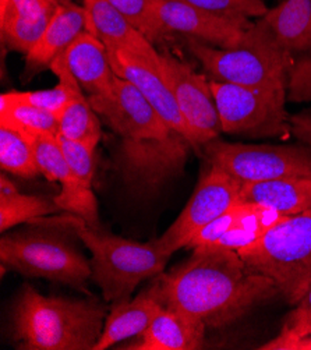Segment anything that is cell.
Returning a JSON list of instances; mask_svg holds the SVG:
<instances>
[{
  "mask_svg": "<svg viewBox=\"0 0 311 350\" xmlns=\"http://www.w3.org/2000/svg\"><path fill=\"white\" fill-rule=\"evenodd\" d=\"M166 307L180 310L206 328L219 329L243 319L280 293L268 276L253 271L234 250L194 249L193 256L152 282Z\"/></svg>",
  "mask_w": 311,
  "mask_h": 350,
  "instance_id": "1",
  "label": "cell"
},
{
  "mask_svg": "<svg viewBox=\"0 0 311 350\" xmlns=\"http://www.w3.org/2000/svg\"><path fill=\"white\" fill-rule=\"evenodd\" d=\"M107 316L98 301L44 296L24 285L12 311L13 339L27 350H94Z\"/></svg>",
  "mask_w": 311,
  "mask_h": 350,
  "instance_id": "2",
  "label": "cell"
},
{
  "mask_svg": "<svg viewBox=\"0 0 311 350\" xmlns=\"http://www.w3.org/2000/svg\"><path fill=\"white\" fill-rule=\"evenodd\" d=\"M56 224L70 228L91 252L92 279L103 299L111 303L129 300L143 281L161 275L174 256L159 237L137 243L91 228L73 214L59 218Z\"/></svg>",
  "mask_w": 311,
  "mask_h": 350,
  "instance_id": "3",
  "label": "cell"
},
{
  "mask_svg": "<svg viewBox=\"0 0 311 350\" xmlns=\"http://www.w3.org/2000/svg\"><path fill=\"white\" fill-rule=\"evenodd\" d=\"M187 46L210 80L247 85L286 88L290 55L258 18L234 48H218L187 38Z\"/></svg>",
  "mask_w": 311,
  "mask_h": 350,
  "instance_id": "4",
  "label": "cell"
},
{
  "mask_svg": "<svg viewBox=\"0 0 311 350\" xmlns=\"http://www.w3.org/2000/svg\"><path fill=\"white\" fill-rule=\"evenodd\" d=\"M237 253L253 271L272 279L288 303L296 304L311 285V209L285 217Z\"/></svg>",
  "mask_w": 311,
  "mask_h": 350,
  "instance_id": "5",
  "label": "cell"
},
{
  "mask_svg": "<svg viewBox=\"0 0 311 350\" xmlns=\"http://www.w3.org/2000/svg\"><path fill=\"white\" fill-rule=\"evenodd\" d=\"M2 269H13L28 278H45L72 288L87 291L92 278L91 262L53 232H18L0 239Z\"/></svg>",
  "mask_w": 311,
  "mask_h": 350,
  "instance_id": "6",
  "label": "cell"
},
{
  "mask_svg": "<svg viewBox=\"0 0 311 350\" xmlns=\"http://www.w3.org/2000/svg\"><path fill=\"white\" fill-rule=\"evenodd\" d=\"M191 150V143L176 130L163 138H120L113 163L131 193L151 197L183 172Z\"/></svg>",
  "mask_w": 311,
  "mask_h": 350,
  "instance_id": "7",
  "label": "cell"
},
{
  "mask_svg": "<svg viewBox=\"0 0 311 350\" xmlns=\"http://www.w3.org/2000/svg\"><path fill=\"white\" fill-rule=\"evenodd\" d=\"M222 133L282 137L290 133L286 88L247 87L210 80Z\"/></svg>",
  "mask_w": 311,
  "mask_h": 350,
  "instance_id": "8",
  "label": "cell"
},
{
  "mask_svg": "<svg viewBox=\"0 0 311 350\" xmlns=\"http://www.w3.org/2000/svg\"><path fill=\"white\" fill-rule=\"evenodd\" d=\"M202 151L210 165L224 169L241 183L311 179L310 147L234 144L217 138L206 143Z\"/></svg>",
  "mask_w": 311,
  "mask_h": 350,
  "instance_id": "9",
  "label": "cell"
},
{
  "mask_svg": "<svg viewBox=\"0 0 311 350\" xmlns=\"http://www.w3.org/2000/svg\"><path fill=\"white\" fill-rule=\"evenodd\" d=\"M241 185L224 169L210 165L180 215L159 237L163 246L172 253L186 247L204 226L241 201Z\"/></svg>",
  "mask_w": 311,
  "mask_h": 350,
  "instance_id": "10",
  "label": "cell"
},
{
  "mask_svg": "<svg viewBox=\"0 0 311 350\" xmlns=\"http://www.w3.org/2000/svg\"><path fill=\"white\" fill-rule=\"evenodd\" d=\"M159 55L165 79L193 134L194 151L198 152L206 143L219 138L222 133L210 79L197 73L191 66L175 56L169 53Z\"/></svg>",
  "mask_w": 311,
  "mask_h": 350,
  "instance_id": "11",
  "label": "cell"
},
{
  "mask_svg": "<svg viewBox=\"0 0 311 350\" xmlns=\"http://www.w3.org/2000/svg\"><path fill=\"white\" fill-rule=\"evenodd\" d=\"M88 99L95 113L120 138H163L175 130L140 91L119 76L107 92Z\"/></svg>",
  "mask_w": 311,
  "mask_h": 350,
  "instance_id": "12",
  "label": "cell"
},
{
  "mask_svg": "<svg viewBox=\"0 0 311 350\" xmlns=\"http://www.w3.org/2000/svg\"><path fill=\"white\" fill-rule=\"evenodd\" d=\"M108 55L115 75L130 81L147 98L162 119L172 129L182 133L194 148L193 134L165 79L161 55L158 52H135L126 48H108Z\"/></svg>",
  "mask_w": 311,
  "mask_h": 350,
  "instance_id": "13",
  "label": "cell"
},
{
  "mask_svg": "<svg viewBox=\"0 0 311 350\" xmlns=\"http://www.w3.org/2000/svg\"><path fill=\"white\" fill-rule=\"evenodd\" d=\"M154 12L165 33L176 32L218 48L243 42L252 21H240L198 9L186 0H154Z\"/></svg>",
  "mask_w": 311,
  "mask_h": 350,
  "instance_id": "14",
  "label": "cell"
},
{
  "mask_svg": "<svg viewBox=\"0 0 311 350\" xmlns=\"http://www.w3.org/2000/svg\"><path fill=\"white\" fill-rule=\"evenodd\" d=\"M285 217L273 209L240 201L215 221L204 226L189 243V249H228L239 252L258 240Z\"/></svg>",
  "mask_w": 311,
  "mask_h": 350,
  "instance_id": "15",
  "label": "cell"
},
{
  "mask_svg": "<svg viewBox=\"0 0 311 350\" xmlns=\"http://www.w3.org/2000/svg\"><path fill=\"white\" fill-rule=\"evenodd\" d=\"M40 172L51 182L60 185V193L53 198L62 211L80 217L91 228H99L98 200L92 187L83 183L68 166L59 139L55 135H40L31 139Z\"/></svg>",
  "mask_w": 311,
  "mask_h": 350,
  "instance_id": "16",
  "label": "cell"
},
{
  "mask_svg": "<svg viewBox=\"0 0 311 350\" xmlns=\"http://www.w3.org/2000/svg\"><path fill=\"white\" fill-rule=\"evenodd\" d=\"M163 307L154 284L133 300L112 303L94 350H105L126 339L140 336Z\"/></svg>",
  "mask_w": 311,
  "mask_h": 350,
  "instance_id": "17",
  "label": "cell"
},
{
  "mask_svg": "<svg viewBox=\"0 0 311 350\" xmlns=\"http://www.w3.org/2000/svg\"><path fill=\"white\" fill-rule=\"evenodd\" d=\"M88 27V16L84 6L76 3L57 6L41 40L25 55V72L36 75L62 55Z\"/></svg>",
  "mask_w": 311,
  "mask_h": 350,
  "instance_id": "18",
  "label": "cell"
},
{
  "mask_svg": "<svg viewBox=\"0 0 311 350\" xmlns=\"http://www.w3.org/2000/svg\"><path fill=\"white\" fill-rule=\"evenodd\" d=\"M206 327L189 314L163 307L150 327L129 346L133 350H197L204 345Z\"/></svg>",
  "mask_w": 311,
  "mask_h": 350,
  "instance_id": "19",
  "label": "cell"
},
{
  "mask_svg": "<svg viewBox=\"0 0 311 350\" xmlns=\"http://www.w3.org/2000/svg\"><path fill=\"white\" fill-rule=\"evenodd\" d=\"M64 62L87 95L107 92L116 77L108 48L88 31L81 32L63 53Z\"/></svg>",
  "mask_w": 311,
  "mask_h": 350,
  "instance_id": "20",
  "label": "cell"
},
{
  "mask_svg": "<svg viewBox=\"0 0 311 350\" xmlns=\"http://www.w3.org/2000/svg\"><path fill=\"white\" fill-rule=\"evenodd\" d=\"M88 16L87 31L107 48H126L135 52L154 53V45L138 32L109 0H83Z\"/></svg>",
  "mask_w": 311,
  "mask_h": 350,
  "instance_id": "21",
  "label": "cell"
},
{
  "mask_svg": "<svg viewBox=\"0 0 311 350\" xmlns=\"http://www.w3.org/2000/svg\"><path fill=\"white\" fill-rule=\"evenodd\" d=\"M243 202L268 206L282 217H293L311 209V179L289 178L256 183H243Z\"/></svg>",
  "mask_w": 311,
  "mask_h": 350,
  "instance_id": "22",
  "label": "cell"
},
{
  "mask_svg": "<svg viewBox=\"0 0 311 350\" xmlns=\"http://www.w3.org/2000/svg\"><path fill=\"white\" fill-rule=\"evenodd\" d=\"M260 20L289 55L311 51V0H285Z\"/></svg>",
  "mask_w": 311,
  "mask_h": 350,
  "instance_id": "23",
  "label": "cell"
},
{
  "mask_svg": "<svg viewBox=\"0 0 311 350\" xmlns=\"http://www.w3.org/2000/svg\"><path fill=\"white\" fill-rule=\"evenodd\" d=\"M0 127L13 129L29 142L40 135H55L60 133L59 119L36 105L16 100L10 92L0 96Z\"/></svg>",
  "mask_w": 311,
  "mask_h": 350,
  "instance_id": "24",
  "label": "cell"
},
{
  "mask_svg": "<svg viewBox=\"0 0 311 350\" xmlns=\"http://www.w3.org/2000/svg\"><path fill=\"white\" fill-rule=\"evenodd\" d=\"M59 211L55 201L23 194L5 174L0 178V230H6Z\"/></svg>",
  "mask_w": 311,
  "mask_h": 350,
  "instance_id": "25",
  "label": "cell"
},
{
  "mask_svg": "<svg viewBox=\"0 0 311 350\" xmlns=\"http://www.w3.org/2000/svg\"><path fill=\"white\" fill-rule=\"evenodd\" d=\"M59 135L98 146L100 142L99 116L92 109L88 95L79 90L59 116Z\"/></svg>",
  "mask_w": 311,
  "mask_h": 350,
  "instance_id": "26",
  "label": "cell"
},
{
  "mask_svg": "<svg viewBox=\"0 0 311 350\" xmlns=\"http://www.w3.org/2000/svg\"><path fill=\"white\" fill-rule=\"evenodd\" d=\"M0 166L3 172L24 179L37 178L41 173L29 139L9 127H0Z\"/></svg>",
  "mask_w": 311,
  "mask_h": 350,
  "instance_id": "27",
  "label": "cell"
},
{
  "mask_svg": "<svg viewBox=\"0 0 311 350\" xmlns=\"http://www.w3.org/2000/svg\"><path fill=\"white\" fill-rule=\"evenodd\" d=\"M124 18L152 44L165 37L154 12V0H109Z\"/></svg>",
  "mask_w": 311,
  "mask_h": 350,
  "instance_id": "28",
  "label": "cell"
},
{
  "mask_svg": "<svg viewBox=\"0 0 311 350\" xmlns=\"http://www.w3.org/2000/svg\"><path fill=\"white\" fill-rule=\"evenodd\" d=\"M57 139L68 166L72 167L83 183L92 187L95 173V148L98 146L62 135H57Z\"/></svg>",
  "mask_w": 311,
  "mask_h": 350,
  "instance_id": "29",
  "label": "cell"
},
{
  "mask_svg": "<svg viewBox=\"0 0 311 350\" xmlns=\"http://www.w3.org/2000/svg\"><path fill=\"white\" fill-rule=\"evenodd\" d=\"M190 5L233 20L247 21L250 18H261L268 8L262 0H186Z\"/></svg>",
  "mask_w": 311,
  "mask_h": 350,
  "instance_id": "30",
  "label": "cell"
},
{
  "mask_svg": "<svg viewBox=\"0 0 311 350\" xmlns=\"http://www.w3.org/2000/svg\"><path fill=\"white\" fill-rule=\"evenodd\" d=\"M286 99L311 102V51L290 55L286 75Z\"/></svg>",
  "mask_w": 311,
  "mask_h": 350,
  "instance_id": "31",
  "label": "cell"
},
{
  "mask_svg": "<svg viewBox=\"0 0 311 350\" xmlns=\"http://www.w3.org/2000/svg\"><path fill=\"white\" fill-rule=\"evenodd\" d=\"M281 332L290 338L311 335V285L296 303V308L289 314Z\"/></svg>",
  "mask_w": 311,
  "mask_h": 350,
  "instance_id": "32",
  "label": "cell"
},
{
  "mask_svg": "<svg viewBox=\"0 0 311 350\" xmlns=\"http://www.w3.org/2000/svg\"><path fill=\"white\" fill-rule=\"evenodd\" d=\"M261 350H311V335L290 338L282 332L260 347Z\"/></svg>",
  "mask_w": 311,
  "mask_h": 350,
  "instance_id": "33",
  "label": "cell"
},
{
  "mask_svg": "<svg viewBox=\"0 0 311 350\" xmlns=\"http://www.w3.org/2000/svg\"><path fill=\"white\" fill-rule=\"evenodd\" d=\"M290 133L304 146L311 148V112L296 113L289 118Z\"/></svg>",
  "mask_w": 311,
  "mask_h": 350,
  "instance_id": "34",
  "label": "cell"
},
{
  "mask_svg": "<svg viewBox=\"0 0 311 350\" xmlns=\"http://www.w3.org/2000/svg\"><path fill=\"white\" fill-rule=\"evenodd\" d=\"M9 2H10V0H0V14H2L8 9Z\"/></svg>",
  "mask_w": 311,
  "mask_h": 350,
  "instance_id": "35",
  "label": "cell"
},
{
  "mask_svg": "<svg viewBox=\"0 0 311 350\" xmlns=\"http://www.w3.org/2000/svg\"><path fill=\"white\" fill-rule=\"evenodd\" d=\"M57 5H68V3H73V0H55Z\"/></svg>",
  "mask_w": 311,
  "mask_h": 350,
  "instance_id": "36",
  "label": "cell"
}]
</instances>
